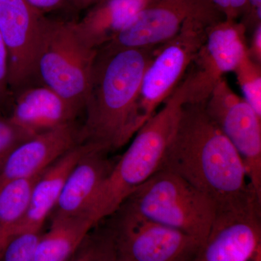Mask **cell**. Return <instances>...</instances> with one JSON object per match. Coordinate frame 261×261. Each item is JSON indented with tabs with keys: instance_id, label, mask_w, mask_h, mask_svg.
I'll list each match as a JSON object with an SVG mask.
<instances>
[{
	"instance_id": "1",
	"label": "cell",
	"mask_w": 261,
	"mask_h": 261,
	"mask_svg": "<svg viewBox=\"0 0 261 261\" xmlns=\"http://www.w3.org/2000/svg\"><path fill=\"white\" fill-rule=\"evenodd\" d=\"M161 169L202 192L217 212L261 204L240 154L207 114L205 103H185Z\"/></svg>"
},
{
	"instance_id": "2",
	"label": "cell",
	"mask_w": 261,
	"mask_h": 261,
	"mask_svg": "<svg viewBox=\"0 0 261 261\" xmlns=\"http://www.w3.org/2000/svg\"><path fill=\"white\" fill-rule=\"evenodd\" d=\"M158 47L99 49L80 128L81 143L109 152L133 138V118L146 68Z\"/></svg>"
},
{
	"instance_id": "3",
	"label": "cell",
	"mask_w": 261,
	"mask_h": 261,
	"mask_svg": "<svg viewBox=\"0 0 261 261\" xmlns=\"http://www.w3.org/2000/svg\"><path fill=\"white\" fill-rule=\"evenodd\" d=\"M185 82H181L162 108L141 127L115 163L89 212V217L96 226L114 214L139 187L161 170L187 102Z\"/></svg>"
},
{
	"instance_id": "4",
	"label": "cell",
	"mask_w": 261,
	"mask_h": 261,
	"mask_svg": "<svg viewBox=\"0 0 261 261\" xmlns=\"http://www.w3.org/2000/svg\"><path fill=\"white\" fill-rule=\"evenodd\" d=\"M121 206L190 235L202 245L217 213L207 196L178 175L163 169L139 187Z\"/></svg>"
},
{
	"instance_id": "5",
	"label": "cell",
	"mask_w": 261,
	"mask_h": 261,
	"mask_svg": "<svg viewBox=\"0 0 261 261\" xmlns=\"http://www.w3.org/2000/svg\"><path fill=\"white\" fill-rule=\"evenodd\" d=\"M97 53L86 42L75 21L46 17L37 77L81 113L85 107Z\"/></svg>"
},
{
	"instance_id": "6",
	"label": "cell",
	"mask_w": 261,
	"mask_h": 261,
	"mask_svg": "<svg viewBox=\"0 0 261 261\" xmlns=\"http://www.w3.org/2000/svg\"><path fill=\"white\" fill-rule=\"evenodd\" d=\"M219 20L215 16L188 19L176 37L158 47L141 83L132 125L135 135L181 83L205 42L207 27Z\"/></svg>"
},
{
	"instance_id": "7",
	"label": "cell",
	"mask_w": 261,
	"mask_h": 261,
	"mask_svg": "<svg viewBox=\"0 0 261 261\" xmlns=\"http://www.w3.org/2000/svg\"><path fill=\"white\" fill-rule=\"evenodd\" d=\"M108 225L116 246L134 261H195L202 244L121 206Z\"/></svg>"
},
{
	"instance_id": "8",
	"label": "cell",
	"mask_w": 261,
	"mask_h": 261,
	"mask_svg": "<svg viewBox=\"0 0 261 261\" xmlns=\"http://www.w3.org/2000/svg\"><path fill=\"white\" fill-rule=\"evenodd\" d=\"M246 32L237 20L223 19L207 27L205 42L185 78L187 103H205L224 75L233 73L248 56Z\"/></svg>"
},
{
	"instance_id": "9",
	"label": "cell",
	"mask_w": 261,
	"mask_h": 261,
	"mask_svg": "<svg viewBox=\"0 0 261 261\" xmlns=\"http://www.w3.org/2000/svg\"><path fill=\"white\" fill-rule=\"evenodd\" d=\"M197 16L224 18L211 0H154L99 49L159 47L176 37L186 20Z\"/></svg>"
},
{
	"instance_id": "10",
	"label": "cell",
	"mask_w": 261,
	"mask_h": 261,
	"mask_svg": "<svg viewBox=\"0 0 261 261\" xmlns=\"http://www.w3.org/2000/svg\"><path fill=\"white\" fill-rule=\"evenodd\" d=\"M207 114L238 151L261 199V117L222 79L205 103Z\"/></svg>"
},
{
	"instance_id": "11",
	"label": "cell",
	"mask_w": 261,
	"mask_h": 261,
	"mask_svg": "<svg viewBox=\"0 0 261 261\" xmlns=\"http://www.w3.org/2000/svg\"><path fill=\"white\" fill-rule=\"evenodd\" d=\"M45 19L27 0H0V34L8 49L13 94L31 86L37 77V58Z\"/></svg>"
},
{
	"instance_id": "12",
	"label": "cell",
	"mask_w": 261,
	"mask_h": 261,
	"mask_svg": "<svg viewBox=\"0 0 261 261\" xmlns=\"http://www.w3.org/2000/svg\"><path fill=\"white\" fill-rule=\"evenodd\" d=\"M260 205L218 211L195 261H261Z\"/></svg>"
},
{
	"instance_id": "13",
	"label": "cell",
	"mask_w": 261,
	"mask_h": 261,
	"mask_svg": "<svg viewBox=\"0 0 261 261\" xmlns=\"http://www.w3.org/2000/svg\"><path fill=\"white\" fill-rule=\"evenodd\" d=\"M81 143L75 123L33 136L12 152L0 168V184L37 176Z\"/></svg>"
},
{
	"instance_id": "14",
	"label": "cell",
	"mask_w": 261,
	"mask_h": 261,
	"mask_svg": "<svg viewBox=\"0 0 261 261\" xmlns=\"http://www.w3.org/2000/svg\"><path fill=\"white\" fill-rule=\"evenodd\" d=\"M108 152L94 145L70 171L54 210L53 218L87 217L99 189L116 161Z\"/></svg>"
},
{
	"instance_id": "15",
	"label": "cell",
	"mask_w": 261,
	"mask_h": 261,
	"mask_svg": "<svg viewBox=\"0 0 261 261\" xmlns=\"http://www.w3.org/2000/svg\"><path fill=\"white\" fill-rule=\"evenodd\" d=\"M9 116L32 135L75 123L80 112L47 86H36L17 93Z\"/></svg>"
},
{
	"instance_id": "16",
	"label": "cell",
	"mask_w": 261,
	"mask_h": 261,
	"mask_svg": "<svg viewBox=\"0 0 261 261\" xmlns=\"http://www.w3.org/2000/svg\"><path fill=\"white\" fill-rule=\"evenodd\" d=\"M94 146L89 143L79 144L39 175L33 186L28 209L16 228L15 235L27 231H42L70 171Z\"/></svg>"
},
{
	"instance_id": "17",
	"label": "cell",
	"mask_w": 261,
	"mask_h": 261,
	"mask_svg": "<svg viewBox=\"0 0 261 261\" xmlns=\"http://www.w3.org/2000/svg\"><path fill=\"white\" fill-rule=\"evenodd\" d=\"M153 1L103 0L91 7L80 21H75L77 28L86 42L98 50Z\"/></svg>"
},
{
	"instance_id": "18",
	"label": "cell",
	"mask_w": 261,
	"mask_h": 261,
	"mask_svg": "<svg viewBox=\"0 0 261 261\" xmlns=\"http://www.w3.org/2000/svg\"><path fill=\"white\" fill-rule=\"evenodd\" d=\"M87 217L53 218L36 247L35 261H68L95 227Z\"/></svg>"
},
{
	"instance_id": "19",
	"label": "cell",
	"mask_w": 261,
	"mask_h": 261,
	"mask_svg": "<svg viewBox=\"0 0 261 261\" xmlns=\"http://www.w3.org/2000/svg\"><path fill=\"white\" fill-rule=\"evenodd\" d=\"M40 174L0 184V256L28 209L33 186Z\"/></svg>"
},
{
	"instance_id": "20",
	"label": "cell",
	"mask_w": 261,
	"mask_h": 261,
	"mask_svg": "<svg viewBox=\"0 0 261 261\" xmlns=\"http://www.w3.org/2000/svg\"><path fill=\"white\" fill-rule=\"evenodd\" d=\"M261 64L246 57L233 73L243 91L244 99L261 117Z\"/></svg>"
},
{
	"instance_id": "21",
	"label": "cell",
	"mask_w": 261,
	"mask_h": 261,
	"mask_svg": "<svg viewBox=\"0 0 261 261\" xmlns=\"http://www.w3.org/2000/svg\"><path fill=\"white\" fill-rule=\"evenodd\" d=\"M42 231H27L15 235L8 242L0 261H35L36 247Z\"/></svg>"
},
{
	"instance_id": "22",
	"label": "cell",
	"mask_w": 261,
	"mask_h": 261,
	"mask_svg": "<svg viewBox=\"0 0 261 261\" xmlns=\"http://www.w3.org/2000/svg\"><path fill=\"white\" fill-rule=\"evenodd\" d=\"M32 134L0 112V168L10 154L22 142L32 137Z\"/></svg>"
},
{
	"instance_id": "23",
	"label": "cell",
	"mask_w": 261,
	"mask_h": 261,
	"mask_svg": "<svg viewBox=\"0 0 261 261\" xmlns=\"http://www.w3.org/2000/svg\"><path fill=\"white\" fill-rule=\"evenodd\" d=\"M13 94L9 85V58L0 34V112L13 102Z\"/></svg>"
},
{
	"instance_id": "24",
	"label": "cell",
	"mask_w": 261,
	"mask_h": 261,
	"mask_svg": "<svg viewBox=\"0 0 261 261\" xmlns=\"http://www.w3.org/2000/svg\"><path fill=\"white\" fill-rule=\"evenodd\" d=\"M99 231L101 245L96 261H134L118 249L106 227Z\"/></svg>"
},
{
	"instance_id": "25",
	"label": "cell",
	"mask_w": 261,
	"mask_h": 261,
	"mask_svg": "<svg viewBox=\"0 0 261 261\" xmlns=\"http://www.w3.org/2000/svg\"><path fill=\"white\" fill-rule=\"evenodd\" d=\"M101 245V234L99 231L90 233L85 239L82 246L75 255L68 261H96Z\"/></svg>"
},
{
	"instance_id": "26",
	"label": "cell",
	"mask_w": 261,
	"mask_h": 261,
	"mask_svg": "<svg viewBox=\"0 0 261 261\" xmlns=\"http://www.w3.org/2000/svg\"><path fill=\"white\" fill-rule=\"evenodd\" d=\"M225 19L237 20L243 16L247 0H211Z\"/></svg>"
},
{
	"instance_id": "27",
	"label": "cell",
	"mask_w": 261,
	"mask_h": 261,
	"mask_svg": "<svg viewBox=\"0 0 261 261\" xmlns=\"http://www.w3.org/2000/svg\"><path fill=\"white\" fill-rule=\"evenodd\" d=\"M242 17H243L242 23L246 29H254L261 24V0H247L246 10Z\"/></svg>"
},
{
	"instance_id": "28",
	"label": "cell",
	"mask_w": 261,
	"mask_h": 261,
	"mask_svg": "<svg viewBox=\"0 0 261 261\" xmlns=\"http://www.w3.org/2000/svg\"><path fill=\"white\" fill-rule=\"evenodd\" d=\"M32 8L42 15L54 11L65 5V0H27Z\"/></svg>"
},
{
	"instance_id": "29",
	"label": "cell",
	"mask_w": 261,
	"mask_h": 261,
	"mask_svg": "<svg viewBox=\"0 0 261 261\" xmlns=\"http://www.w3.org/2000/svg\"><path fill=\"white\" fill-rule=\"evenodd\" d=\"M247 53L250 59L261 64V24L254 29L251 43L248 46Z\"/></svg>"
},
{
	"instance_id": "30",
	"label": "cell",
	"mask_w": 261,
	"mask_h": 261,
	"mask_svg": "<svg viewBox=\"0 0 261 261\" xmlns=\"http://www.w3.org/2000/svg\"><path fill=\"white\" fill-rule=\"evenodd\" d=\"M103 0H65V5L75 10H81L91 8Z\"/></svg>"
}]
</instances>
